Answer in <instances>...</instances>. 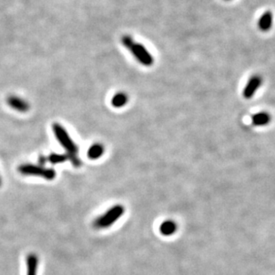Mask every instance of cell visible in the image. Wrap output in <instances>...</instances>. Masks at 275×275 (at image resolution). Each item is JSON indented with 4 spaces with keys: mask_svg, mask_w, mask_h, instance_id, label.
Listing matches in <instances>:
<instances>
[{
    "mask_svg": "<svg viewBox=\"0 0 275 275\" xmlns=\"http://www.w3.org/2000/svg\"><path fill=\"white\" fill-rule=\"evenodd\" d=\"M252 124L255 126H265L267 125L270 120H271V116L267 113H258L252 116Z\"/></svg>",
    "mask_w": 275,
    "mask_h": 275,
    "instance_id": "10",
    "label": "cell"
},
{
    "mask_svg": "<svg viewBox=\"0 0 275 275\" xmlns=\"http://www.w3.org/2000/svg\"><path fill=\"white\" fill-rule=\"evenodd\" d=\"M125 209L122 205H115L105 213L97 217L94 222V226L96 229L109 228L111 225L116 223L117 220L123 216Z\"/></svg>",
    "mask_w": 275,
    "mask_h": 275,
    "instance_id": "2",
    "label": "cell"
},
{
    "mask_svg": "<svg viewBox=\"0 0 275 275\" xmlns=\"http://www.w3.org/2000/svg\"><path fill=\"white\" fill-rule=\"evenodd\" d=\"M47 160V158H45L44 156H41L40 158V165L41 166H44L45 165V163H46V161Z\"/></svg>",
    "mask_w": 275,
    "mask_h": 275,
    "instance_id": "15",
    "label": "cell"
},
{
    "mask_svg": "<svg viewBox=\"0 0 275 275\" xmlns=\"http://www.w3.org/2000/svg\"><path fill=\"white\" fill-rule=\"evenodd\" d=\"M121 42H122V44H123L124 47L127 48V50H129L131 47H133V45L135 43V42H134V40H133V38H132V37L128 36V35H126V36L122 37V39H121Z\"/></svg>",
    "mask_w": 275,
    "mask_h": 275,
    "instance_id": "14",
    "label": "cell"
},
{
    "mask_svg": "<svg viewBox=\"0 0 275 275\" xmlns=\"http://www.w3.org/2000/svg\"><path fill=\"white\" fill-rule=\"evenodd\" d=\"M38 266H39V257L36 254H29L26 257V267L27 274H38Z\"/></svg>",
    "mask_w": 275,
    "mask_h": 275,
    "instance_id": "7",
    "label": "cell"
},
{
    "mask_svg": "<svg viewBox=\"0 0 275 275\" xmlns=\"http://www.w3.org/2000/svg\"><path fill=\"white\" fill-rule=\"evenodd\" d=\"M67 159H68L67 154H59V153H51L47 158V160L54 165L65 162Z\"/></svg>",
    "mask_w": 275,
    "mask_h": 275,
    "instance_id": "13",
    "label": "cell"
},
{
    "mask_svg": "<svg viewBox=\"0 0 275 275\" xmlns=\"http://www.w3.org/2000/svg\"><path fill=\"white\" fill-rule=\"evenodd\" d=\"M132 54L134 55V58L138 60L143 65L152 66L153 64V57L152 54H150L146 47L143 46L142 44L134 43L133 47L129 49Z\"/></svg>",
    "mask_w": 275,
    "mask_h": 275,
    "instance_id": "4",
    "label": "cell"
},
{
    "mask_svg": "<svg viewBox=\"0 0 275 275\" xmlns=\"http://www.w3.org/2000/svg\"><path fill=\"white\" fill-rule=\"evenodd\" d=\"M8 104L11 108L20 113H26L29 110V102L15 95H11L8 98Z\"/></svg>",
    "mask_w": 275,
    "mask_h": 275,
    "instance_id": "6",
    "label": "cell"
},
{
    "mask_svg": "<svg viewBox=\"0 0 275 275\" xmlns=\"http://www.w3.org/2000/svg\"><path fill=\"white\" fill-rule=\"evenodd\" d=\"M105 152V148L100 144H94L90 146V148L87 151V157L90 159H97L101 158V155Z\"/></svg>",
    "mask_w": 275,
    "mask_h": 275,
    "instance_id": "11",
    "label": "cell"
},
{
    "mask_svg": "<svg viewBox=\"0 0 275 275\" xmlns=\"http://www.w3.org/2000/svg\"><path fill=\"white\" fill-rule=\"evenodd\" d=\"M18 171L23 176L40 177L48 181L54 180L56 177V172L53 168H47L44 166H38L33 164H22L18 167Z\"/></svg>",
    "mask_w": 275,
    "mask_h": 275,
    "instance_id": "3",
    "label": "cell"
},
{
    "mask_svg": "<svg viewBox=\"0 0 275 275\" xmlns=\"http://www.w3.org/2000/svg\"><path fill=\"white\" fill-rule=\"evenodd\" d=\"M53 132H54V136L60 143V145L65 149L68 158L78 156V152H79L78 145L74 143L73 138L70 136L68 132L62 125L58 123L53 124Z\"/></svg>",
    "mask_w": 275,
    "mask_h": 275,
    "instance_id": "1",
    "label": "cell"
},
{
    "mask_svg": "<svg viewBox=\"0 0 275 275\" xmlns=\"http://www.w3.org/2000/svg\"><path fill=\"white\" fill-rule=\"evenodd\" d=\"M1 184H2V180H1V178H0V186H1Z\"/></svg>",
    "mask_w": 275,
    "mask_h": 275,
    "instance_id": "16",
    "label": "cell"
},
{
    "mask_svg": "<svg viewBox=\"0 0 275 275\" xmlns=\"http://www.w3.org/2000/svg\"><path fill=\"white\" fill-rule=\"evenodd\" d=\"M128 101V97L126 94L124 93H118L115 94L112 100V105L115 108H121L124 105H126Z\"/></svg>",
    "mask_w": 275,
    "mask_h": 275,
    "instance_id": "12",
    "label": "cell"
},
{
    "mask_svg": "<svg viewBox=\"0 0 275 275\" xmlns=\"http://www.w3.org/2000/svg\"><path fill=\"white\" fill-rule=\"evenodd\" d=\"M262 84V78L258 75L251 77V79L249 80V82L247 83V86L244 88L243 91V95L247 99H250L253 96L254 94H256L257 89L260 87Z\"/></svg>",
    "mask_w": 275,
    "mask_h": 275,
    "instance_id": "5",
    "label": "cell"
},
{
    "mask_svg": "<svg viewBox=\"0 0 275 275\" xmlns=\"http://www.w3.org/2000/svg\"><path fill=\"white\" fill-rule=\"evenodd\" d=\"M177 229H178V226L174 221L167 220V221L163 222L160 225L159 232H161V234L164 236H170L174 234Z\"/></svg>",
    "mask_w": 275,
    "mask_h": 275,
    "instance_id": "9",
    "label": "cell"
},
{
    "mask_svg": "<svg viewBox=\"0 0 275 275\" xmlns=\"http://www.w3.org/2000/svg\"><path fill=\"white\" fill-rule=\"evenodd\" d=\"M271 24H272V15L270 11L265 12L259 19L258 27L262 31H268L271 29Z\"/></svg>",
    "mask_w": 275,
    "mask_h": 275,
    "instance_id": "8",
    "label": "cell"
}]
</instances>
